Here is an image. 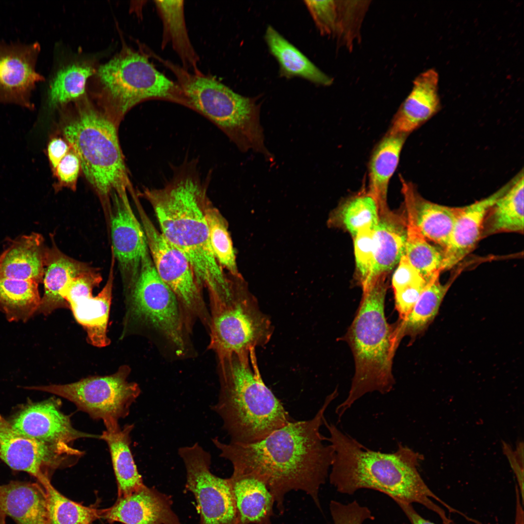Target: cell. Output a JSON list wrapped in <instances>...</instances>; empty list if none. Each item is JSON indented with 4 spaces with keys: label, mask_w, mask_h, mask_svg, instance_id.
Here are the masks:
<instances>
[{
    "label": "cell",
    "mask_w": 524,
    "mask_h": 524,
    "mask_svg": "<svg viewBox=\"0 0 524 524\" xmlns=\"http://www.w3.org/2000/svg\"><path fill=\"white\" fill-rule=\"evenodd\" d=\"M337 396L335 391L327 396L311 419L294 420L258 442L225 443L216 437L212 442L233 470L252 475L266 484L280 513L286 495L292 491H304L321 509L319 490L328 476L334 450L324 442L320 428Z\"/></svg>",
    "instance_id": "cell-1"
},
{
    "label": "cell",
    "mask_w": 524,
    "mask_h": 524,
    "mask_svg": "<svg viewBox=\"0 0 524 524\" xmlns=\"http://www.w3.org/2000/svg\"><path fill=\"white\" fill-rule=\"evenodd\" d=\"M196 164H182L164 186L147 188L137 195L150 204L164 237L188 261L199 287L208 292L214 314L235 301L240 284L226 276L213 250L205 216L208 184Z\"/></svg>",
    "instance_id": "cell-2"
},
{
    "label": "cell",
    "mask_w": 524,
    "mask_h": 524,
    "mask_svg": "<svg viewBox=\"0 0 524 524\" xmlns=\"http://www.w3.org/2000/svg\"><path fill=\"white\" fill-rule=\"evenodd\" d=\"M325 419L323 425L329 435L326 440L334 450L329 481L338 492L352 494L362 489L376 490L393 500L420 504L436 513L442 524H454L431 498L450 512L459 514L460 511L442 500L425 483L418 471L422 459L420 454L401 443L393 453L371 450Z\"/></svg>",
    "instance_id": "cell-3"
},
{
    "label": "cell",
    "mask_w": 524,
    "mask_h": 524,
    "mask_svg": "<svg viewBox=\"0 0 524 524\" xmlns=\"http://www.w3.org/2000/svg\"><path fill=\"white\" fill-rule=\"evenodd\" d=\"M217 362L219 392L211 409L221 418L230 442H258L294 420L264 383L255 348Z\"/></svg>",
    "instance_id": "cell-4"
},
{
    "label": "cell",
    "mask_w": 524,
    "mask_h": 524,
    "mask_svg": "<svg viewBox=\"0 0 524 524\" xmlns=\"http://www.w3.org/2000/svg\"><path fill=\"white\" fill-rule=\"evenodd\" d=\"M383 276L366 292L346 333L352 351L355 371L347 397L336 409L340 419L354 403L367 393L390 392L395 381L393 360L399 342L395 326L385 318L384 305L387 284Z\"/></svg>",
    "instance_id": "cell-5"
},
{
    "label": "cell",
    "mask_w": 524,
    "mask_h": 524,
    "mask_svg": "<svg viewBox=\"0 0 524 524\" xmlns=\"http://www.w3.org/2000/svg\"><path fill=\"white\" fill-rule=\"evenodd\" d=\"M125 293V322L130 328L148 338L167 358L195 357L193 329L176 295L158 274L147 246L138 277Z\"/></svg>",
    "instance_id": "cell-6"
},
{
    "label": "cell",
    "mask_w": 524,
    "mask_h": 524,
    "mask_svg": "<svg viewBox=\"0 0 524 524\" xmlns=\"http://www.w3.org/2000/svg\"><path fill=\"white\" fill-rule=\"evenodd\" d=\"M63 134L77 154L86 179L111 211L114 194L133 191L119 145L117 125L85 98L78 101Z\"/></svg>",
    "instance_id": "cell-7"
},
{
    "label": "cell",
    "mask_w": 524,
    "mask_h": 524,
    "mask_svg": "<svg viewBox=\"0 0 524 524\" xmlns=\"http://www.w3.org/2000/svg\"><path fill=\"white\" fill-rule=\"evenodd\" d=\"M164 63L178 79L185 106L215 125L241 151L252 150L272 160L265 146L256 98L242 96L198 70L190 72L170 62Z\"/></svg>",
    "instance_id": "cell-8"
},
{
    "label": "cell",
    "mask_w": 524,
    "mask_h": 524,
    "mask_svg": "<svg viewBox=\"0 0 524 524\" xmlns=\"http://www.w3.org/2000/svg\"><path fill=\"white\" fill-rule=\"evenodd\" d=\"M94 76L100 108L117 125L130 109L147 100L184 104L179 84L159 71L147 55L127 46L100 66Z\"/></svg>",
    "instance_id": "cell-9"
},
{
    "label": "cell",
    "mask_w": 524,
    "mask_h": 524,
    "mask_svg": "<svg viewBox=\"0 0 524 524\" xmlns=\"http://www.w3.org/2000/svg\"><path fill=\"white\" fill-rule=\"evenodd\" d=\"M130 372V368L124 365L108 376H91L69 384L28 389L62 397L93 419L102 420L106 426L118 423L119 419L128 416L131 406L140 394L139 385L128 380Z\"/></svg>",
    "instance_id": "cell-10"
},
{
    "label": "cell",
    "mask_w": 524,
    "mask_h": 524,
    "mask_svg": "<svg viewBox=\"0 0 524 524\" xmlns=\"http://www.w3.org/2000/svg\"><path fill=\"white\" fill-rule=\"evenodd\" d=\"M134 202L158 274L176 295L190 328L193 329L198 321L208 331L211 320L210 311L188 261L156 228L139 200Z\"/></svg>",
    "instance_id": "cell-11"
},
{
    "label": "cell",
    "mask_w": 524,
    "mask_h": 524,
    "mask_svg": "<svg viewBox=\"0 0 524 524\" xmlns=\"http://www.w3.org/2000/svg\"><path fill=\"white\" fill-rule=\"evenodd\" d=\"M208 349L217 360L246 354L267 344L273 328L268 316L249 293L218 313L212 316Z\"/></svg>",
    "instance_id": "cell-12"
},
{
    "label": "cell",
    "mask_w": 524,
    "mask_h": 524,
    "mask_svg": "<svg viewBox=\"0 0 524 524\" xmlns=\"http://www.w3.org/2000/svg\"><path fill=\"white\" fill-rule=\"evenodd\" d=\"M186 471L185 489L196 499L199 524H237L235 503L229 478L211 470V455L198 442L178 449Z\"/></svg>",
    "instance_id": "cell-13"
},
{
    "label": "cell",
    "mask_w": 524,
    "mask_h": 524,
    "mask_svg": "<svg viewBox=\"0 0 524 524\" xmlns=\"http://www.w3.org/2000/svg\"><path fill=\"white\" fill-rule=\"evenodd\" d=\"M83 455L69 444L49 445L16 430L0 415V458L11 469L27 473L38 482L56 469L70 466Z\"/></svg>",
    "instance_id": "cell-14"
},
{
    "label": "cell",
    "mask_w": 524,
    "mask_h": 524,
    "mask_svg": "<svg viewBox=\"0 0 524 524\" xmlns=\"http://www.w3.org/2000/svg\"><path fill=\"white\" fill-rule=\"evenodd\" d=\"M40 50L37 42L0 39V103L33 108V94L37 84L45 80L36 70Z\"/></svg>",
    "instance_id": "cell-15"
},
{
    "label": "cell",
    "mask_w": 524,
    "mask_h": 524,
    "mask_svg": "<svg viewBox=\"0 0 524 524\" xmlns=\"http://www.w3.org/2000/svg\"><path fill=\"white\" fill-rule=\"evenodd\" d=\"M110 213L112 251L117 260L125 291L136 280L141 258L147 246L142 228L131 208L127 193L114 194Z\"/></svg>",
    "instance_id": "cell-16"
},
{
    "label": "cell",
    "mask_w": 524,
    "mask_h": 524,
    "mask_svg": "<svg viewBox=\"0 0 524 524\" xmlns=\"http://www.w3.org/2000/svg\"><path fill=\"white\" fill-rule=\"evenodd\" d=\"M57 400L49 399L27 406L15 417L12 425L22 435L49 445L69 444L81 438L101 439L100 435L75 429L69 417L61 410Z\"/></svg>",
    "instance_id": "cell-17"
},
{
    "label": "cell",
    "mask_w": 524,
    "mask_h": 524,
    "mask_svg": "<svg viewBox=\"0 0 524 524\" xmlns=\"http://www.w3.org/2000/svg\"><path fill=\"white\" fill-rule=\"evenodd\" d=\"M168 495L143 485L117 498L111 508L99 510V517L124 524H180Z\"/></svg>",
    "instance_id": "cell-18"
},
{
    "label": "cell",
    "mask_w": 524,
    "mask_h": 524,
    "mask_svg": "<svg viewBox=\"0 0 524 524\" xmlns=\"http://www.w3.org/2000/svg\"><path fill=\"white\" fill-rule=\"evenodd\" d=\"M402 192L406 215L409 217L421 234L442 248L446 247L461 207L440 205L422 197L415 186L402 177Z\"/></svg>",
    "instance_id": "cell-19"
},
{
    "label": "cell",
    "mask_w": 524,
    "mask_h": 524,
    "mask_svg": "<svg viewBox=\"0 0 524 524\" xmlns=\"http://www.w3.org/2000/svg\"><path fill=\"white\" fill-rule=\"evenodd\" d=\"M513 180L487 197L462 207L448 244L443 250L442 271L453 268L474 248L481 239L487 213L496 200L510 188Z\"/></svg>",
    "instance_id": "cell-20"
},
{
    "label": "cell",
    "mask_w": 524,
    "mask_h": 524,
    "mask_svg": "<svg viewBox=\"0 0 524 524\" xmlns=\"http://www.w3.org/2000/svg\"><path fill=\"white\" fill-rule=\"evenodd\" d=\"M439 75L430 68L413 81L412 90L394 115L387 132L409 135L433 116L440 109Z\"/></svg>",
    "instance_id": "cell-21"
},
{
    "label": "cell",
    "mask_w": 524,
    "mask_h": 524,
    "mask_svg": "<svg viewBox=\"0 0 524 524\" xmlns=\"http://www.w3.org/2000/svg\"><path fill=\"white\" fill-rule=\"evenodd\" d=\"M109 274L106 284L95 296L92 292L67 294L63 298L68 304L73 314L87 333V341L92 345L103 347L110 340L107 336L110 309L112 298L115 258L112 251Z\"/></svg>",
    "instance_id": "cell-22"
},
{
    "label": "cell",
    "mask_w": 524,
    "mask_h": 524,
    "mask_svg": "<svg viewBox=\"0 0 524 524\" xmlns=\"http://www.w3.org/2000/svg\"><path fill=\"white\" fill-rule=\"evenodd\" d=\"M48 247L36 232L11 240L0 263V278L43 282Z\"/></svg>",
    "instance_id": "cell-23"
},
{
    "label": "cell",
    "mask_w": 524,
    "mask_h": 524,
    "mask_svg": "<svg viewBox=\"0 0 524 524\" xmlns=\"http://www.w3.org/2000/svg\"><path fill=\"white\" fill-rule=\"evenodd\" d=\"M229 478L237 524H272L275 502L266 484L252 475L234 470Z\"/></svg>",
    "instance_id": "cell-24"
},
{
    "label": "cell",
    "mask_w": 524,
    "mask_h": 524,
    "mask_svg": "<svg viewBox=\"0 0 524 524\" xmlns=\"http://www.w3.org/2000/svg\"><path fill=\"white\" fill-rule=\"evenodd\" d=\"M406 239L405 216L390 209L379 213L378 221L374 229V261L369 289L399 263L405 254Z\"/></svg>",
    "instance_id": "cell-25"
},
{
    "label": "cell",
    "mask_w": 524,
    "mask_h": 524,
    "mask_svg": "<svg viewBox=\"0 0 524 524\" xmlns=\"http://www.w3.org/2000/svg\"><path fill=\"white\" fill-rule=\"evenodd\" d=\"M0 509L16 524H50L46 493L40 483L0 485Z\"/></svg>",
    "instance_id": "cell-26"
},
{
    "label": "cell",
    "mask_w": 524,
    "mask_h": 524,
    "mask_svg": "<svg viewBox=\"0 0 524 524\" xmlns=\"http://www.w3.org/2000/svg\"><path fill=\"white\" fill-rule=\"evenodd\" d=\"M47 251L43 281L44 293L37 312L48 315L60 308H68L61 294L69 282L83 272L95 268L74 260L61 252L52 240Z\"/></svg>",
    "instance_id": "cell-27"
},
{
    "label": "cell",
    "mask_w": 524,
    "mask_h": 524,
    "mask_svg": "<svg viewBox=\"0 0 524 524\" xmlns=\"http://www.w3.org/2000/svg\"><path fill=\"white\" fill-rule=\"evenodd\" d=\"M408 135L387 132L375 147L368 164V191L377 201L379 213L389 210L387 192Z\"/></svg>",
    "instance_id": "cell-28"
},
{
    "label": "cell",
    "mask_w": 524,
    "mask_h": 524,
    "mask_svg": "<svg viewBox=\"0 0 524 524\" xmlns=\"http://www.w3.org/2000/svg\"><path fill=\"white\" fill-rule=\"evenodd\" d=\"M100 435L108 444L118 487V498L126 496L144 484L139 474L131 448V433L133 425L121 428L118 423L105 426Z\"/></svg>",
    "instance_id": "cell-29"
},
{
    "label": "cell",
    "mask_w": 524,
    "mask_h": 524,
    "mask_svg": "<svg viewBox=\"0 0 524 524\" xmlns=\"http://www.w3.org/2000/svg\"><path fill=\"white\" fill-rule=\"evenodd\" d=\"M524 183L522 170L487 213L481 239L498 233L524 232Z\"/></svg>",
    "instance_id": "cell-30"
},
{
    "label": "cell",
    "mask_w": 524,
    "mask_h": 524,
    "mask_svg": "<svg viewBox=\"0 0 524 524\" xmlns=\"http://www.w3.org/2000/svg\"><path fill=\"white\" fill-rule=\"evenodd\" d=\"M264 38L270 52L279 64L282 76L299 77L325 86L332 83V78L323 72L272 26L267 28Z\"/></svg>",
    "instance_id": "cell-31"
},
{
    "label": "cell",
    "mask_w": 524,
    "mask_h": 524,
    "mask_svg": "<svg viewBox=\"0 0 524 524\" xmlns=\"http://www.w3.org/2000/svg\"><path fill=\"white\" fill-rule=\"evenodd\" d=\"M458 275L442 284L439 276L427 282L408 316L395 326L397 338L408 335L413 338L425 330L438 313L441 303Z\"/></svg>",
    "instance_id": "cell-32"
},
{
    "label": "cell",
    "mask_w": 524,
    "mask_h": 524,
    "mask_svg": "<svg viewBox=\"0 0 524 524\" xmlns=\"http://www.w3.org/2000/svg\"><path fill=\"white\" fill-rule=\"evenodd\" d=\"M96 69L89 63L77 62L63 66L53 76L47 91L49 109L62 107L85 97L86 84Z\"/></svg>",
    "instance_id": "cell-33"
},
{
    "label": "cell",
    "mask_w": 524,
    "mask_h": 524,
    "mask_svg": "<svg viewBox=\"0 0 524 524\" xmlns=\"http://www.w3.org/2000/svg\"><path fill=\"white\" fill-rule=\"evenodd\" d=\"M163 23V44L170 43L183 63L184 69L196 68L198 57L189 40L184 15L183 0H155Z\"/></svg>",
    "instance_id": "cell-34"
},
{
    "label": "cell",
    "mask_w": 524,
    "mask_h": 524,
    "mask_svg": "<svg viewBox=\"0 0 524 524\" xmlns=\"http://www.w3.org/2000/svg\"><path fill=\"white\" fill-rule=\"evenodd\" d=\"M39 284L31 280L0 278V309L10 322H26L37 312L41 298Z\"/></svg>",
    "instance_id": "cell-35"
},
{
    "label": "cell",
    "mask_w": 524,
    "mask_h": 524,
    "mask_svg": "<svg viewBox=\"0 0 524 524\" xmlns=\"http://www.w3.org/2000/svg\"><path fill=\"white\" fill-rule=\"evenodd\" d=\"M407 239L405 255L411 264L428 282L442 272L443 251L430 245L413 220L406 216Z\"/></svg>",
    "instance_id": "cell-36"
},
{
    "label": "cell",
    "mask_w": 524,
    "mask_h": 524,
    "mask_svg": "<svg viewBox=\"0 0 524 524\" xmlns=\"http://www.w3.org/2000/svg\"><path fill=\"white\" fill-rule=\"evenodd\" d=\"M335 213L353 238L362 230L374 229L379 219L377 203L365 189L346 199Z\"/></svg>",
    "instance_id": "cell-37"
},
{
    "label": "cell",
    "mask_w": 524,
    "mask_h": 524,
    "mask_svg": "<svg viewBox=\"0 0 524 524\" xmlns=\"http://www.w3.org/2000/svg\"><path fill=\"white\" fill-rule=\"evenodd\" d=\"M38 482L46 491L50 524H91L99 517V510L66 497L52 486L49 478Z\"/></svg>",
    "instance_id": "cell-38"
},
{
    "label": "cell",
    "mask_w": 524,
    "mask_h": 524,
    "mask_svg": "<svg viewBox=\"0 0 524 524\" xmlns=\"http://www.w3.org/2000/svg\"><path fill=\"white\" fill-rule=\"evenodd\" d=\"M205 216L211 246L217 262L222 268L228 270L233 277L241 278L237 269L235 252L228 231L227 222L210 199L205 208Z\"/></svg>",
    "instance_id": "cell-39"
},
{
    "label": "cell",
    "mask_w": 524,
    "mask_h": 524,
    "mask_svg": "<svg viewBox=\"0 0 524 524\" xmlns=\"http://www.w3.org/2000/svg\"><path fill=\"white\" fill-rule=\"evenodd\" d=\"M369 0H338V13L334 36L338 44L352 50L360 40L362 21L370 5Z\"/></svg>",
    "instance_id": "cell-40"
},
{
    "label": "cell",
    "mask_w": 524,
    "mask_h": 524,
    "mask_svg": "<svg viewBox=\"0 0 524 524\" xmlns=\"http://www.w3.org/2000/svg\"><path fill=\"white\" fill-rule=\"evenodd\" d=\"M354 239L356 268L363 293L369 289L374 264V229L362 230Z\"/></svg>",
    "instance_id": "cell-41"
},
{
    "label": "cell",
    "mask_w": 524,
    "mask_h": 524,
    "mask_svg": "<svg viewBox=\"0 0 524 524\" xmlns=\"http://www.w3.org/2000/svg\"><path fill=\"white\" fill-rule=\"evenodd\" d=\"M304 2L321 34L334 37L337 17V0H305Z\"/></svg>",
    "instance_id": "cell-42"
},
{
    "label": "cell",
    "mask_w": 524,
    "mask_h": 524,
    "mask_svg": "<svg viewBox=\"0 0 524 524\" xmlns=\"http://www.w3.org/2000/svg\"><path fill=\"white\" fill-rule=\"evenodd\" d=\"M81 169L80 159L71 148L53 171L58 180L57 188L66 187L75 190Z\"/></svg>",
    "instance_id": "cell-43"
},
{
    "label": "cell",
    "mask_w": 524,
    "mask_h": 524,
    "mask_svg": "<svg viewBox=\"0 0 524 524\" xmlns=\"http://www.w3.org/2000/svg\"><path fill=\"white\" fill-rule=\"evenodd\" d=\"M426 283L413 284L394 292L395 308L399 313L400 320L404 319L410 312Z\"/></svg>",
    "instance_id": "cell-44"
},
{
    "label": "cell",
    "mask_w": 524,
    "mask_h": 524,
    "mask_svg": "<svg viewBox=\"0 0 524 524\" xmlns=\"http://www.w3.org/2000/svg\"><path fill=\"white\" fill-rule=\"evenodd\" d=\"M426 282L404 254L392 278L394 292L413 284Z\"/></svg>",
    "instance_id": "cell-45"
},
{
    "label": "cell",
    "mask_w": 524,
    "mask_h": 524,
    "mask_svg": "<svg viewBox=\"0 0 524 524\" xmlns=\"http://www.w3.org/2000/svg\"><path fill=\"white\" fill-rule=\"evenodd\" d=\"M503 450L509 461L515 475L521 500L524 504V445L523 442L517 444L515 451L506 442H502Z\"/></svg>",
    "instance_id": "cell-46"
},
{
    "label": "cell",
    "mask_w": 524,
    "mask_h": 524,
    "mask_svg": "<svg viewBox=\"0 0 524 524\" xmlns=\"http://www.w3.org/2000/svg\"><path fill=\"white\" fill-rule=\"evenodd\" d=\"M70 148L69 144L65 139L57 137L50 139L47 146V152L53 171Z\"/></svg>",
    "instance_id": "cell-47"
},
{
    "label": "cell",
    "mask_w": 524,
    "mask_h": 524,
    "mask_svg": "<svg viewBox=\"0 0 524 524\" xmlns=\"http://www.w3.org/2000/svg\"><path fill=\"white\" fill-rule=\"evenodd\" d=\"M394 501L400 507L411 524H436L422 517L414 509L412 504L398 500Z\"/></svg>",
    "instance_id": "cell-48"
},
{
    "label": "cell",
    "mask_w": 524,
    "mask_h": 524,
    "mask_svg": "<svg viewBox=\"0 0 524 524\" xmlns=\"http://www.w3.org/2000/svg\"><path fill=\"white\" fill-rule=\"evenodd\" d=\"M516 498V516L515 524H524V509L520 491L517 486L515 487Z\"/></svg>",
    "instance_id": "cell-49"
},
{
    "label": "cell",
    "mask_w": 524,
    "mask_h": 524,
    "mask_svg": "<svg viewBox=\"0 0 524 524\" xmlns=\"http://www.w3.org/2000/svg\"><path fill=\"white\" fill-rule=\"evenodd\" d=\"M6 515L0 509V524H6Z\"/></svg>",
    "instance_id": "cell-50"
},
{
    "label": "cell",
    "mask_w": 524,
    "mask_h": 524,
    "mask_svg": "<svg viewBox=\"0 0 524 524\" xmlns=\"http://www.w3.org/2000/svg\"><path fill=\"white\" fill-rule=\"evenodd\" d=\"M3 255H4V252H2V253H1L0 254V263L1 261V260H2V259L3 257Z\"/></svg>",
    "instance_id": "cell-51"
}]
</instances>
